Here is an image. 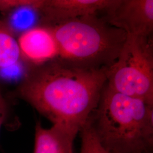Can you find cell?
Here are the masks:
<instances>
[{
  "label": "cell",
  "mask_w": 153,
  "mask_h": 153,
  "mask_svg": "<svg viewBox=\"0 0 153 153\" xmlns=\"http://www.w3.org/2000/svg\"><path fill=\"white\" fill-rule=\"evenodd\" d=\"M38 0H0V11L10 12L23 6L33 5Z\"/></svg>",
  "instance_id": "7c38bea8"
},
{
  "label": "cell",
  "mask_w": 153,
  "mask_h": 153,
  "mask_svg": "<svg viewBox=\"0 0 153 153\" xmlns=\"http://www.w3.org/2000/svg\"><path fill=\"white\" fill-rule=\"evenodd\" d=\"M48 27L58 44V59L89 69H109L117 60L126 38L124 31L97 14Z\"/></svg>",
  "instance_id": "3957f363"
},
{
  "label": "cell",
  "mask_w": 153,
  "mask_h": 153,
  "mask_svg": "<svg viewBox=\"0 0 153 153\" xmlns=\"http://www.w3.org/2000/svg\"><path fill=\"white\" fill-rule=\"evenodd\" d=\"M117 0H42L37 7L42 26H52L81 16L102 15Z\"/></svg>",
  "instance_id": "8992f818"
},
{
  "label": "cell",
  "mask_w": 153,
  "mask_h": 153,
  "mask_svg": "<svg viewBox=\"0 0 153 153\" xmlns=\"http://www.w3.org/2000/svg\"><path fill=\"white\" fill-rule=\"evenodd\" d=\"M76 135L56 125L44 128L38 121L35 126L33 153H73Z\"/></svg>",
  "instance_id": "ba28073f"
},
{
  "label": "cell",
  "mask_w": 153,
  "mask_h": 153,
  "mask_svg": "<svg viewBox=\"0 0 153 153\" xmlns=\"http://www.w3.org/2000/svg\"><path fill=\"white\" fill-rule=\"evenodd\" d=\"M79 132L81 137V153H110L100 145L87 124L84 125Z\"/></svg>",
  "instance_id": "8fae6325"
},
{
  "label": "cell",
  "mask_w": 153,
  "mask_h": 153,
  "mask_svg": "<svg viewBox=\"0 0 153 153\" xmlns=\"http://www.w3.org/2000/svg\"><path fill=\"white\" fill-rule=\"evenodd\" d=\"M107 85L116 92L153 104L152 36L126 35L117 60L107 71Z\"/></svg>",
  "instance_id": "277c9868"
},
{
  "label": "cell",
  "mask_w": 153,
  "mask_h": 153,
  "mask_svg": "<svg viewBox=\"0 0 153 153\" xmlns=\"http://www.w3.org/2000/svg\"><path fill=\"white\" fill-rule=\"evenodd\" d=\"M10 106L7 99L0 90V131L9 116Z\"/></svg>",
  "instance_id": "4fadbf2b"
},
{
  "label": "cell",
  "mask_w": 153,
  "mask_h": 153,
  "mask_svg": "<svg viewBox=\"0 0 153 153\" xmlns=\"http://www.w3.org/2000/svg\"><path fill=\"white\" fill-rule=\"evenodd\" d=\"M86 124L110 153H153V104L105 85Z\"/></svg>",
  "instance_id": "7a4b0ae2"
},
{
  "label": "cell",
  "mask_w": 153,
  "mask_h": 153,
  "mask_svg": "<svg viewBox=\"0 0 153 153\" xmlns=\"http://www.w3.org/2000/svg\"><path fill=\"white\" fill-rule=\"evenodd\" d=\"M108 69L83 68L57 58L32 67L16 95L53 125L77 135L98 104Z\"/></svg>",
  "instance_id": "6da1fadb"
},
{
  "label": "cell",
  "mask_w": 153,
  "mask_h": 153,
  "mask_svg": "<svg viewBox=\"0 0 153 153\" xmlns=\"http://www.w3.org/2000/svg\"><path fill=\"white\" fill-rule=\"evenodd\" d=\"M101 16L128 35H153V0H117Z\"/></svg>",
  "instance_id": "5b68a950"
},
{
  "label": "cell",
  "mask_w": 153,
  "mask_h": 153,
  "mask_svg": "<svg viewBox=\"0 0 153 153\" xmlns=\"http://www.w3.org/2000/svg\"><path fill=\"white\" fill-rule=\"evenodd\" d=\"M21 58L33 66L59 57V49L51 28L45 26L32 28L19 35L17 39Z\"/></svg>",
  "instance_id": "52a82bcc"
},
{
  "label": "cell",
  "mask_w": 153,
  "mask_h": 153,
  "mask_svg": "<svg viewBox=\"0 0 153 153\" xmlns=\"http://www.w3.org/2000/svg\"><path fill=\"white\" fill-rule=\"evenodd\" d=\"M40 2L41 0H38L33 5L23 6L10 11L11 14L9 21L5 22L14 35L18 32L21 34L34 27L33 25L39 16L37 7Z\"/></svg>",
  "instance_id": "30bf717a"
},
{
  "label": "cell",
  "mask_w": 153,
  "mask_h": 153,
  "mask_svg": "<svg viewBox=\"0 0 153 153\" xmlns=\"http://www.w3.org/2000/svg\"><path fill=\"white\" fill-rule=\"evenodd\" d=\"M21 59L15 35L4 21H0V69L14 65Z\"/></svg>",
  "instance_id": "9c48e42d"
}]
</instances>
